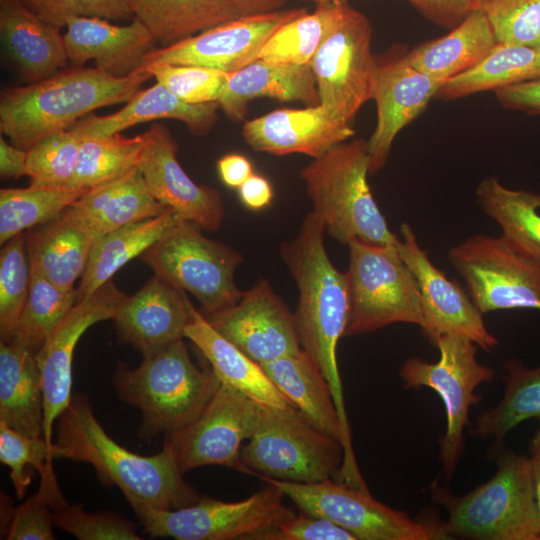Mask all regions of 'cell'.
I'll list each match as a JSON object with an SVG mask.
<instances>
[{
	"mask_svg": "<svg viewBox=\"0 0 540 540\" xmlns=\"http://www.w3.org/2000/svg\"><path fill=\"white\" fill-rule=\"evenodd\" d=\"M184 336L203 354L219 382L260 404L287 408L292 405L254 361L221 335L190 302Z\"/></svg>",
	"mask_w": 540,
	"mask_h": 540,
	"instance_id": "cell-29",
	"label": "cell"
},
{
	"mask_svg": "<svg viewBox=\"0 0 540 540\" xmlns=\"http://www.w3.org/2000/svg\"><path fill=\"white\" fill-rule=\"evenodd\" d=\"M77 301V288L61 289L31 267V285L27 301L6 341L36 352Z\"/></svg>",
	"mask_w": 540,
	"mask_h": 540,
	"instance_id": "cell-42",
	"label": "cell"
},
{
	"mask_svg": "<svg viewBox=\"0 0 540 540\" xmlns=\"http://www.w3.org/2000/svg\"><path fill=\"white\" fill-rule=\"evenodd\" d=\"M34 14L58 28L73 16L107 20L134 18L133 0H21Z\"/></svg>",
	"mask_w": 540,
	"mask_h": 540,
	"instance_id": "cell-50",
	"label": "cell"
},
{
	"mask_svg": "<svg viewBox=\"0 0 540 540\" xmlns=\"http://www.w3.org/2000/svg\"><path fill=\"white\" fill-rule=\"evenodd\" d=\"M99 236L68 207L25 233L30 266L61 289H75Z\"/></svg>",
	"mask_w": 540,
	"mask_h": 540,
	"instance_id": "cell-26",
	"label": "cell"
},
{
	"mask_svg": "<svg viewBox=\"0 0 540 540\" xmlns=\"http://www.w3.org/2000/svg\"><path fill=\"white\" fill-rule=\"evenodd\" d=\"M189 306L186 292L154 275L137 292L125 295L112 320L119 340L144 356L183 340Z\"/></svg>",
	"mask_w": 540,
	"mask_h": 540,
	"instance_id": "cell-22",
	"label": "cell"
},
{
	"mask_svg": "<svg viewBox=\"0 0 540 540\" xmlns=\"http://www.w3.org/2000/svg\"><path fill=\"white\" fill-rule=\"evenodd\" d=\"M280 392L315 427L342 444V429L330 387L313 359L302 349L261 364Z\"/></svg>",
	"mask_w": 540,
	"mask_h": 540,
	"instance_id": "cell-34",
	"label": "cell"
},
{
	"mask_svg": "<svg viewBox=\"0 0 540 540\" xmlns=\"http://www.w3.org/2000/svg\"><path fill=\"white\" fill-rule=\"evenodd\" d=\"M492 478L464 495L434 481L431 494L448 512L449 536L477 540H540L539 515L529 457L501 450Z\"/></svg>",
	"mask_w": 540,
	"mask_h": 540,
	"instance_id": "cell-4",
	"label": "cell"
},
{
	"mask_svg": "<svg viewBox=\"0 0 540 540\" xmlns=\"http://www.w3.org/2000/svg\"><path fill=\"white\" fill-rule=\"evenodd\" d=\"M343 459L340 441L293 405H263L256 430L239 453L241 472L296 483L339 480Z\"/></svg>",
	"mask_w": 540,
	"mask_h": 540,
	"instance_id": "cell-7",
	"label": "cell"
},
{
	"mask_svg": "<svg viewBox=\"0 0 540 540\" xmlns=\"http://www.w3.org/2000/svg\"><path fill=\"white\" fill-rule=\"evenodd\" d=\"M504 393L500 402L475 419L474 434L501 442L506 434L528 419L540 421V365L525 367L511 358L504 364Z\"/></svg>",
	"mask_w": 540,
	"mask_h": 540,
	"instance_id": "cell-38",
	"label": "cell"
},
{
	"mask_svg": "<svg viewBox=\"0 0 540 540\" xmlns=\"http://www.w3.org/2000/svg\"><path fill=\"white\" fill-rule=\"evenodd\" d=\"M443 84L414 68L406 54L378 61L372 98L377 122L367 141L369 174L385 166L396 136L424 111Z\"/></svg>",
	"mask_w": 540,
	"mask_h": 540,
	"instance_id": "cell-21",
	"label": "cell"
},
{
	"mask_svg": "<svg viewBox=\"0 0 540 540\" xmlns=\"http://www.w3.org/2000/svg\"><path fill=\"white\" fill-rule=\"evenodd\" d=\"M530 460L532 464L535 495L539 515V527H540V428L536 430L529 445Z\"/></svg>",
	"mask_w": 540,
	"mask_h": 540,
	"instance_id": "cell-58",
	"label": "cell"
},
{
	"mask_svg": "<svg viewBox=\"0 0 540 540\" xmlns=\"http://www.w3.org/2000/svg\"><path fill=\"white\" fill-rule=\"evenodd\" d=\"M258 97L281 102L299 101L306 106L320 104L316 79L310 65H297L257 59L229 73L219 107L227 117L242 121L248 103Z\"/></svg>",
	"mask_w": 540,
	"mask_h": 540,
	"instance_id": "cell-25",
	"label": "cell"
},
{
	"mask_svg": "<svg viewBox=\"0 0 540 540\" xmlns=\"http://www.w3.org/2000/svg\"><path fill=\"white\" fill-rule=\"evenodd\" d=\"M142 135L144 146L137 167L151 195L202 230H218L225 213L222 196L190 178L177 159L178 145L169 129L157 123Z\"/></svg>",
	"mask_w": 540,
	"mask_h": 540,
	"instance_id": "cell-20",
	"label": "cell"
},
{
	"mask_svg": "<svg viewBox=\"0 0 540 540\" xmlns=\"http://www.w3.org/2000/svg\"><path fill=\"white\" fill-rule=\"evenodd\" d=\"M422 16L444 28H454L473 10L476 0H405Z\"/></svg>",
	"mask_w": 540,
	"mask_h": 540,
	"instance_id": "cell-52",
	"label": "cell"
},
{
	"mask_svg": "<svg viewBox=\"0 0 540 540\" xmlns=\"http://www.w3.org/2000/svg\"><path fill=\"white\" fill-rule=\"evenodd\" d=\"M65 450L56 442L21 433L0 421V461L9 467L10 479L18 498L32 481L33 471L40 473L54 459L65 458Z\"/></svg>",
	"mask_w": 540,
	"mask_h": 540,
	"instance_id": "cell-44",
	"label": "cell"
},
{
	"mask_svg": "<svg viewBox=\"0 0 540 540\" xmlns=\"http://www.w3.org/2000/svg\"><path fill=\"white\" fill-rule=\"evenodd\" d=\"M447 256L482 314L516 308L540 310V259L519 250L502 235L471 236L451 248Z\"/></svg>",
	"mask_w": 540,
	"mask_h": 540,
	"instance_id": "cell-13",
	"label": "cell"
},
{
	"mask_svg": "<svg viewBox=\"0 0 540 540\" xmlns=\"http://www.w3.org/2000/svg\"><path fill=\"white\" fill-rule=\"evenodd\" d=\"M63 34L68 61L82 66L89 60L114 76L136 71L156 43L136 18L128 25H114L99 17L73 16L66 20Z\"/></svg>",
	"mask_w": 540,
	"mask_h": 540,
	"instance_id": "cell-24",
	"label": "cell"
},
{
	"mask_svg": "<svg viewBox=\"0 0 540 540\" xmlns=\"http://www.w3.org/2000/svg\"><path fill=\"white\" fill-rule=\"evenodd\" d=\"M498 43L540 47V0H476Z\"/></svg>",
	"mask_w": 540,
	"mask_h": 540,
	"instance_id": "cell-47",
	"label": "cell"
},
{
	"mask_svg": "<svg viewBox=\"0 0 540 540\" xmlns=\"http://www.w3.org/2000/svg\"><path fill=\"white\" fill-rule=\"evenodd\" d=\"M372 32L369 19L343 0L336 22L310 64L320 104L349 125L373 98L378 61L371 50Z\"/></svg>",
	"mask_w": 540,
	"mask_h": 540,
	"instance_id": "cell-11",
	"label": "cell"
},
{
	"mask_svg": "<svg viewBox=\"0 0 540 540\" xmlns=\"http://www.w3.org/2000/svg\"><path fill=\"white\" fill-rule=\"evenodd\" d=\"M87 190L26 188L0 190V244L58 217Z\"/></svg>",
	"mask_w": 540,
	"mask_h": 540,
	"instance_id": "cell-40",
	"label": "cell"
},
{
	"mask_svg": "<svg viewBox=\"0 0 540 540\" xmlns=\"http://www.w3.org/2000/svg\"><path fill=\"white\" fill-rule=\"evenodd\" d=\"M367 141L358 138L334 145L314 158L300 173L312 211L325 231L348 245L353 240L397 246L399 239L387 226L367 181Z\"/></svg>",
	"mask_w": 540,
	"mask_h": 540,
	"instance_id": "cell-6",
	"label": "cell"
},
{
	"mask_svg": "<svg viewBox=\"0 0 540 540\" xmlns=\"http://www.w3.org/2000/svg\"><path fill=\"white\" fill-rule=\"evenodd\" d=\"M44 403L35 351L0 343V421L33 437H43Z\"/></svg>",
	"mask_w": 540,
	"mask_h": 540,
	"instance_id": "cell-32",
	"label": "cell"
},
{
	"mask_svg": "<svg viewBox=\"0 0 540 540\" xmlns=\"http://www.w3.org/2000/svg\"><path fill=\"white\" fill-rule=\"evenodd\" d=\"M258 478L279 488L300 511L326 518L358 540L449 539L443 523L415 520L377 501L368 489L332 478L313 483Z\"/></svg>",
	"mask_w": 540,
	"mask_h": 540,
	"instance_id": "cell-10",
	"label": "cell"
},
{
	"mask_svg": "<svg viewBox=\"0 0 540 540\" xmlns=\"http://www.w3.org/2000/svg\"><path fill=\"white\" fill-rule=\"evenodd\" d=\"M250 540H358L336 523L299 510L278 524L253 534Z\"/></svg>",
	"mask_w": 540,
	"mask_h": 540,
	"instance_id": "cell-51",
	"label": "cell"
},
{
	"mask_svg": "<svg viewBox=\"0 0 540 540\" xmlns=\"http://www.w3.org/2000/svg\"><path fill=\"white\" fill-rule=\"evenodd\" d=\"M31 267L25 233L4 244L0 254V334L8 340L27 301Z\"/></svg>",
	"mask_w": 540,
	"mask_h": 540,
	"instance_id": "cell-45",
	"label": "cell"
},
{
	"mask_svg": "<svg viewBox=\"0 0 540 540\" xmlns=\"http://www.w3.org/2000/svg\"><path fill=\"white\" fill-rule=\"evenodd\" d=\"M38 491L23 504L11 510L6 532L8 540H53V512L50 496L57 482L53 465H48L40 473Z\"/></svg>",
	"mask_w": 540,
	"mask_h": 540,
	"instance_id": "cell-49",
	"label": "cell"
},
{
	"mask_svg": "<svg viewBox=\"0 0 540 540\" xmlns=\"http://www.w3.org/2000/svg\"><path fill=\"white\" fill-rule=\"evenodd\" d=\"M238 190L242 203L251 210H261L267 207L273 198V190L269 181L254 173Z\"/></svg>",
	"mask_w": 540,
	"mask_h": 540,
	"instance_id": "cell-55",
	"label": "cell"
},
{
	"mask_svg": "<svg viewBox=\"0 0 540 540\" xmlns=\"http://www.w3.org/2000/svg\"><path fill=\"white\" fill-rule=\"evenodd\" d=\"M497 44L485 14L475 9L448 34L414 47L406 57L417 70L445 82L472 69Z\"/></svg>",
	"mask_w": 540,
	"mask_h": 540,
	"instance_id": "cell-31",
	"label": "cell"
},
{
	"mask_svg": "<svg viewBox=\"0 0 540 540\" xmlns=\"http://www.w3.org/2000/svg\"><path fill=\"white\" fill-rule=\"evenodd\" d=\"M217 169L223 183L231 188H239L252 174L250 161L241 154H226L218 160Z\"/></svg>",
	"mask_w": 540,
	"mask_h": 540,
	"instance_id": "cell-54",
	"label": "cell"
},
{
	"mask_svg": "<svg viewBox=\"0 0 540 540\" xmlns=\"http://www.w3.org/2000/svg\"><path fill=\"white\" fill-rule=\"evenodd\" d=\"M540 77V47L498 43L472 69L441 86L436 94L444 100L498 89Z\"/></svg>",
	"mask_w": 540,
	"mask_h": 540,
	"instance_id": "cell-36",
	"label": "cell"
},
{
	"mask_svg": "<svg viewBox=\"0 0 540 540\" xmlns=\"http://www.w3.org/2000/svg\"><path fill=\"white\" fill-rule=\"evenodd\" d=\"M27 150L0 137V176L2 180L26 176Z\"/></svg>",
	"mask_w": 540,
	"mask_h": 540,
	"instance_id": "cell-56",
	"label": "cell"
},
{
	"mask_svg": "<svg viewBox=\"0 0 540 540\" xmlns=\"http://www.w3.org/2000/svg\"><path fill=\"white\" fill-rule=\"evenodd\" d=\"M54 525L80 540H140L133 523L110 512L89 513L82 505H71L58 483L51 489Z\"/></svg>",
	"mask_w": 540,
	"mask_h": 540,
	"instance_id": "cell-46",
	"label": "cell"
},
{
	"mask_svg": "<svg viewBox=\"0 0 540 540\" xmlns=\"http://www.w3.org/2000/svg\"><path fill=\"white\" fill-rule=\"evenodd\" d=\"M240 16L264 14L284 9L290 0H230Z\"/></svg>",
	"mask_w": 540,
	"mask_h": 540,
	"instance_id": "cell-57",
	"label": "cell"
},
{
	"mask_svg": "<svg viewBox=\"0 0 540 540\" xmlns=\"http://www.w3.org/2000/svg\"><path fill=\"white\" fill-rule=\"evenodd\" d=\"M345 272L349 317L345 336L359 335L404 322L423 326L416 279L397 246L353 240Z\"/></svg>",
	"mask_w": 540,
	"mask_h": 540,
	"instance_id": "cell-8",
	"label": "cell"
},
{
	"mask_svg": "<svg viewBox=\"0 0 540 540\" xmlns=\"http://www.w3.org/2000/svg\"><path fill=\"white\" fill-rule=\"evenodd\" d=\"M57 423L56 443L65 450V458L89 463L103 483L116 485L122 491L131 507L173 510L201 498L183 479L176 452L168 440L154 455L128 450L106 433L85 395L72 396Z\"/></svg>",
	"mask_w": 540,
	"mask_h": 540,
	"instance_id": "cell-2",
	"label": "cell"
},
{
	"mask_svg": "<svg viewBox=\"0 0 540 540\" xmlns=\"http://www.w3.org/2000/svg\"><path fill=\"white\" fill-rule=\"evenodd\" d=\"M305 8L240 16L168 46L153 48L138 71L158 65H195L232 73L258 59L267 40Z\"/></svg>",
	"mask_w": 540,
	"mask_h": 540,
	"instance_id": "cell-15",
	"label": "cell"
},
{
	"mask_svg": "<svg viewBox=\"0 0 540 540\" xmlns=\"http://www.w3.org/2000/svg\"><path fill=\"white\" fill-rule=\"evenodd\" d=\"M151 77L148 71L118 77L97 67L75 66L26 86L7 88L0 96V131L13 145L28 150L93 110L127 102Z\"/></svg>",
	"mask_w": 540,
	"mask_h": 540,
	"instance_id": "cell-3",
	"label": "cell"
},
{
	"mask_svg": "<svg viewBox=\"0 0 540 540\" xmlns=\"http://www.w3.org/2000/svg\"><path fill=\"white\" fill-rule=\"evenodd\" d=\"M186 221L173 209L100 236L77 287L78 300L91 296L135 257H140L174 227Z\"/></svg>",
	"mask_w": 540,
	"mask_h": 540,
	"instance_id": "cell-33",
	"label": "cell"
},
{
	"mask_svg": "<svg viewBox=\"0 0 540 540\" xmlns=\"http://www.w3.org/2000/svg\"><path fill=\"white\" fill-rule=\"evenodd\" d=\"M246 499L225 502L203 497L179 509L132 507L143 531L152 537L178 540H250V537L292 515L284 494L273 484Z\"/></svg>",
	"mask_w": 540,
	"mask_h": 540,
	"instance_id": "cell-14",
	"label": "cell"
},
{
	"mask_svg": "<svg viewBox=\"0 0 540 540\" xmlns=\"http://www.w3.org/2000/svg\"><path fill=\"white\" fill-rule=\"evenodd\" d=\"M218 108L216 101L186 103L156 82L137 91L122 109L105 116L83 117L68 129L79 135L107 136L152 120L176 119L182 121L191 133L202 136L214 127Z\"/></svg>",
	"mask_w": 540,
	"mask_h": 540,
	"instance_id": "cell-28",
	"label": "cell"
},
{
	"mask_svg": "<svg viewBox=\"0 0 540 540\" xmlns=\"http://www.w3.org/2000/svg\"><path fill=\"white\" fill-rule=\"evenodd\" d=\"M80 137L73 189L89 190L138 168L144 146L142 134L134 137L120 133Z\"/></svg>",
	"mask_w": 540,
	"mask_h": 540,
	"instance_id": "cell-39",
	"label": "cell"
},
{
	"mask_svg": "<svg viewBox=\"0 0 540 540\" xmlns=\"http://www.w3.org/2000/svg\"><path fill=\"white\" fill-rule=\"evenodd\" d=\"M325 232L322 220L310 211L297 235L284 242L280 251L299 291L294 316L301 348L328 382L341 423L344 461L353 463L356 458L337 363V345L345 336L349 317L348 288L345 273L328 257Z\"/></svg>",
	"mask_w": 540,
	"mask_h": 540,
	"instance_id": "cell-1",
	"label": "cell"
},
{
	"mask_svg": "<svg viewBox=\"0 0 540 540\" xmlns=\"http://www.w3.org/2000/svg\"><path fill=\"white\" fill-rule=\"evenodd\" d=\"M132 11L163 46L240 17L230 0H133Z\"/></svg>",
	"mask_w": 540,
	"mask_h": 540,
	"instance_id": "cell-35",
	"label": "cell"
},
{
	"mask_svg": "<svg viewBox=\"0 0 540 540\" xmlns=\"http://www.w3.org/2000/svg\"><path fill=\"white\" fill-rule=\"evenodd\" d=\"M125 295L108 281L78 300L35 352L43 390V438L48 443H53V426L73 396L72 362L79 339L92 325L112 319Z\"/></svg>",
	"mask_w": 540,
	"mask_h": 540,
	"instance_id": "cell-17",
	"label": "cell"
},
{
	"mask_svg": "<svg viewBox=\"0 0 540 540\" xmlns=\"http://www.w3.org/2000/svg\"><path fill=\"white\" fill-rule=\"evenodd\" d=\"M495 92L496 100L507 109L540 114V77L513 84Z\"/></svg>",
	"mask_w": 540,
	"mask_h": 540,
	"instance_id": "cell-53",
	"label": "cell"
},
{
	"mask_svg": "<svg viewBox=\"0 0 540 540\" xmlns=\"http://www.w3.org/2000/svg\"><path fill=\"white\" fill-rule=\"evenodd\" d=\"M206 318L221 335L259 364L302 349L294 313L264 279L243 291L236 303Z\"/></svg>",
	"mask_w": 540,
	"mask_h": 540,
	"instance_id": "cell-19",
	"label": "cell"
},
{
	"mask_svg": "<svg viewBox=\"0 0 540 540\" xmlns=\"http://www.w3.org/2000/svg\"><path fill=\"white\" fill-rule=\"evenodd\" d=\"M0 35L9 57L31 83L66 66L60 28L39 18L21 0H0Z\"/></svg>",
	"mask_w": 540,
	"mask_h": 540,
	"instance_id": "cell-27",
	"label": "cell"
},
{
	"mask_svg": "<svg viewBox=\"0 0 540 540\" xmlns=\"http://www.w3.org/2000/svg\"><path fill=\"white\" fill-rule=\"evenodd\" d=\"M69 208L97 236L161 214V205L149 192L138 168L91 188Z\"/></svg>",
	"mask_w": 540,
	"mask_h": 540,
	"instance_id": "cell-30",
	"label": "cell"
},
{
	"mask_svg": "<svg viewBox=\"0 0 540 540\" xmlns=\"http://www.w3.org/2000/svg\"><path fill=\"white\" fill-rule=\"evenodd\" d=\"M476 197L479 207L497 222L507 241L540 259V194L509 189L490 177L479 183Z\"/></svg>",
	"mask_w": 540,
	"mask_h": 540,
	"instance_id": "cell-37",
	"label": "cell"
},
{
	"mask_svg": "<svg viewBox=\"0 0 540 540\" xmlns=\"http://www.w3.org/2000/svg\"><path fill=\"white\" fill-rule=\"evenodd\" d=\"M354 134L352 125L333 117L321 104L277 109L242 127L244 141L255 151L276 156L300 153L313 159Z\"/></svg>",
	"mask_w": 540,
	"mask_h": 540,
	"instance_id": "cell-23",
	"label": "cell"
},
{
	"mask_svg": "<svg viewBox=\"0 0 540 540\" xmlns=\"http://www.w3.org/2000/svg\"><path fill=\"white\" fill-rule=\"evenodd\" d=\"M263 404L220 383L201 413L183 429L166 435L182 473L209 465L240 471L242 442L256 430Z\"/></svg>",
	"mask_w": 540,
	"mask_h": 540,
	"instance_id": "cell-16",
	"label": "cell"
},
{
	"mask_svg": "<svg viewBox=\"0 0 540 540\" xmlns=\"http://www.w3.org/2000/svg\"><path fill=\"white\" fill-rule=\"evenodd\" d=\"M154 274L175 288L192 294L206 315L236 303L243 294L234 273L243 257L212 240L202 229L183 221L141 256Z\"/></svg>",
	"mask_w": 540,
	"mask_h": 540,
	"instance_id": "cell-9",
	"label": "cell"
},
{
	"mask_svg": "<svg viewBox=\"0 0 540 540\" xmlns=\"http://www.w3.org/2000/svg\"><path fill=\"white\" fill-rule=\"evenodd\" d=\"M303 1H311V2H314L316 5H318V4L339 1V0H303Z\"/></svg>",
	"mask_w": 540,
	"mask_h": 540,
	"instance_id": "cell-59",
	"label": "cell"
},
{
	"mask_svg": "<svg viewBox=\"0 0 540 540\" xmlns=\"http://www.w3.org/2000/svg\"><path fill=\"white\" fill-rule=\"evenodd\" d=\"M440 353L435 363L417 357L407 359L399 375L408 388L426 386L441 397L446 412V431L441 440L439 460L450 480L464 449V429L469 425V409L482 397L475 389L494 377L491 367L476 359L477 345L464 337L444 334L434 344Z\"/></svg>",
	"mask_w": 540,
	"mask_h": 540,
	"instance_id": "cell-12",
	"label": "cell"
},
{
	"mask_svg": "<svg viewBox=\"0 0 540 540\" xmlns=\"http://www.w3.org/2000/svg\"><path fill=\"white\" fill-rule=\"evenodd\" d=\"M117 395L140 410L141 435L152 438L173 434L189 425L220 385L212 369H200L180 340L144 355L130 369L120 364L112 377Z\"/></svg>",
	"mask_w": 540,
	"mask_h": 540,
	"instance_id": "cell-5",
	"label": "cell"
},
{
	"mask_svg": "<svg viewBox=\"0 0 540 540\" xmlns=\"http://www.w3.org/2000/svg\"><path fill=\"white\" fill-rule=\"evenodd\" d=\"M81 137L66 129L50 134L27 150L26 176L30 185L73 189Z\"/></svg>",
	"mask_w": 540,
	"mask_h": 540,
	"instance_id": "cell-43",
	"label": "cell"
},
{
	"mask_svg": "<svg viewBox=\"0 0 540 540\" xmlns=\"http://www.w3.org/2000/svg\"><path fill=\"white\" fill-rule=\"evenodd\" d=\"M400 233L397 249L418 285L424 336L434 344L441 335H457L486 351L494 348L498 340L487 330L471 297L431 262L409 224L403 223Z\"/></svg>",
	"mask_w": 540,
	"mask_h": 540,
	"instance_id": "cell-18",
	"label": "cell"
},
{
	"mask_svg": "<svg viewBox=\"0 0 540 540\" xmlns=\"http://www.w3.org/2000/svg\"><path fill=\"white\" fill-rule=\"evenodd\" d=\"M146 71L189 104L218 102L229 77L224 71L195 65H158Z\"/></svg>",
	"mask_w": 540,
	"mask_h": 540,
	"instance_id": "cell-48",
	"label": "cell"
},
{
	"mask_svg": "<svg viewBox=\"0 0 540 540\" xmlns=\"http://www.w3.org/2000/svg\"><path fill=\"white\" fill-rule=\"evenodd\" d=\"M342 1L318 4L313 12H306L282 25L264 44L258 59L310 65L336 22Z\"/></svg>",
	"mask_w": 540,
	"mask_h": 540,
	"instance_id": "cell-41",
	"label": "cell"
}]
</instances>
